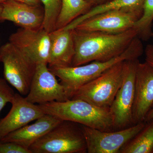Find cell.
<instances>
[{
    "label": "cell",
    "instance_id": "1",
    "mask_svg": "<svg viewBox=\"0 0 153 153\" xmlns=\"http://www.w3.org/2000/svg\"><path fill=\"white\" fill-rule=\"evenodd\" d=\"M72 30L75 54L71 66L103 62L117 57L126 50L138 35L134 28L119 33Z\"/></svg>",
    "mask_w": 153,
    "mask_h": 153
},
{
    "label": "cell",
    "instance_id": "2",
    "mask_svg": "<svg viewBox=\"0 0 153 153\" xmlns=\"http://www.w3.org/2000/svg\"><path fill=\"white\" fill-rule=\"evenodd\" d=\"M45 114L102 131L114 130L109 108L96 106L81 100L53 101L38 104Z\"/></svg>",
    "mask_w": 153,
    "mask_h": 153
},
{
    "label": "cell",
    "instance_id": "3",
    "mask_svg": "<svg viewBox=\"0 0 153 153\" xmlns=\"http://www.w3.org/2000/svg\"><path fill=\"white\" fill-rule=\"evenodd\" d=\"M143 52L141 40L137 36L122 54L108 61H92L80 66L49 68L74 94L79 88L100 76L114 64L121 61L138 59Z\"/></svg>",
    "mask_w": 153,
    "mask_h": 153
},
{
    "label": "cell",
    "instance_id": "4",
    "mask_svg": "<svg viewBox=\"0 0 153 153\" xmlns=\"http://www.w3.org/2000/svg\"><path fill=\"white\" fill-rule=\"evenodd\" d=\"M31 153H85L86 142L81 125L62 120L29 148Z\"/></svg>",
    "mask_w": 153,
    "mask_h": 153
},
{
    "label": "cell",
    "instance_id": "5",
    "mask_svg": "<svg viewBox=\"0 0 153 153\" xmlns=\"http://www.w3.org/2000/svg\"><path fill=\"white\" fill-rule=\"evenodd\" d=\"M124 62L114 64L100 76L79 88L71 99L81 100L96 106L109 108L122 83Z\"/></svg>",
    "mask_w": 153,
    "mask_h": 153
},
{
    "label": "cell",
    "instance_id": "6",
    "mask_svg": "<svg viewBox=\"0 0 153 153\" xmlns=\"http://www.w3.org/2000/svg\"><path fill=\"white\" fill-rule=\"evenodd\" d=\"M0 61L4 66V79L21 95H27L36 71V64L10 42L0 48Z\"/></svg>",
    "mask_w": 153,
    "mask_h": 153
},
{
    "label": "cell",
    "instance_id": "7",
    "mask_svg": "<svg viewBox=\"0 0 153 153\" xmlns=\"http://www.w3.org/2000/svg\"><path fill=\"white\" fill-rule=\"evenodd\" d=\"M138 59L125 60L122 83L109 107L113 120L114 130H119L134 125L133 106L135 82Z\"/></svg>",
    "mask_w": 153,
    "mask_h": 153
},
{
    "label": "cell",
    "instance_id": "8",
    "mask_svg": "<svg viewBox=\"0 0 153 153\" xmlns=\"http://www.w3.org/2000/svg\"><path fill=\"white\" fill-rule=\"evenodd\" d=\"M73 94L58 82L47 63L36 65V71L26 99L34 104H41L53 101L63 102L71 99Z\"/></svg>",
    "mask_w": 153,
    "mask_h": 153
},
{
    "label": "cell",
    "instance_id": "9",
    "mask_svg": "<svg viewBox=\"0 0 153 153\" xmlns=\"http://www.w3.org/2000/svg\"><path fill=\"white\" fill-rule=\"evenodd\" d=\"M143 122L127 128L102 131L81 125L88 153H119L122 148L144 127Z\"/></svg>",
    "mask_w": 153,
    "mask_h": 153
},
{
    "label": "cell",
    "instance_id": "10",
    "mask_svg": "<svg viewBox=\"0 0 153 153\" xmlns=\"http://www.w3.org/2000/svg\"><path fill=\"white\" fill-rule=\"evenodd\" d=\"M142 14L143 11L129 8L114 9L90 17L74 29L88 32L123 33L133 28Z\"/></svg>",
    "mask_w": 153,
    "mask_h": 153
},
{
    "label": "cell",
    "instance_id": "11",
    "mask_svg": "<svg viewBox=\"0 0 153 153\" xmlns=\"http://www.w3.org/2000/svg\"><path fill=\"white\" fill-rule=\"evenodd\" d=\"M49 33L38 30L21 28L10 36L9 42L36 65L48 64L50 41Z\"/></svg>",
    "mask_w": 153,
    "mask_h": 153
},
{
    "label": "cell",
    "instance_id": "12",
    "mask_svg": "<svg viewBox=\"0 0 153 153\" xmlns=\"http://www.w3.org/2000/svg\"><path fill=\"white\" fill-rule=\"evenodd\" d=\"M153 106V67L146 62L137 66L132 109L134 125L144 122Z\"/></svg>",
    "mask_w": 153,
    "mask_h": 153
},
{
    "label": "cell",
    "instance_id": "13",
    "mask_svg": "<svg viewBox=\"0 0 153 153\" xmlns=\"http://www.w3.org/2000/svg\"><path fill=\"white\" fill-rule=\"evenodd\" d=\"M11 103L10 111L0 119V140L12 132L45 114L39 105L28 101L20 94H15Z\"/></svg>",
    "mask_w": 153,
    "mask_h": 153
},
{
    "label": "cell",
    "instance_id": "14",
    "mask_svg": "<svg viewBox=\"0 0 153 153\" xmlns=\"http://www.w3.org/2000/svg\"><path fill=\"white\" fill-rule=\"evenodd\" d=\"M1 4L0 22L10 21L25 29L43 28L45 14L42 5H31L14 0H6Z\"/></svg>",
    "mask_w": 153,
    "mask_h": 153
},
{
    "label": "cell",
    "instance_id": "15",
    "mask_svg": "<svg viewBox=\"0 0 153 153\" xmlns=\"http://www.w3.org/2000/svg\"><path fill=\"white\" fill-rule=\"evenodd\" d=\"M49 34V68L71 66L75 54L73 30L59 29Z\"/></svg>",
    "mask_w": 153,
    "mask_h": 153
},
{
    "label": "cell",
    "instance_id": "16",
    "mask_svg": "<svg viewBox=\"0 0 153 153\" xmlns=\"http://www.w3.org/2000/svg\"><path fill=\"white\" fill-rule=\"evenodd\" d=\"M62 120L52 115L45 114L32 124L27 125L7 135L0 140L15 142L27 149L51 131Z\"/></svg>",
    "mask_w": 153,
    "mask_h": 153
},
{
    "label": "cell",
    "instance_id": "17",
    "mask_svg": "<svg viewBox=\"0 0 153 153\" xmlns=\"http://www.w3.org/2000/svg\"><path fill=\"white\" fill-rule=\"evenodd\" d=\"M145 0H112L102 4L92 7L85 14L75 19L63 29L73 30L77 25L90 17L97 14L114 9L129 8L143 12Z\"/></svg>",
    "mask_w": 153,
    "mask_h": 153
},
{
    "label": "cell",
    "instance_id": "18",
    "mask_svg": "<svg viewBox=\"0 0 153 153\" xmlns=\"http://www.w3.org/2000/svg\"><path fill=\"white\" fill-rule=\"evenodd\" d=\"M153 153V118L122 148L119 153Z\"/></svg>",
    "mask_w": 153,
    "mask_h": 153
},
{
    "label": "cell",
    "instance_id": "19",
    "mask_svg": "<svg viewBox=\"0 0 153 153\" xmlns=\"http://www.w3.org/2000/svg\"><path fill=\"white\" fill-rule=\"evenodd\" d=\"M87 0H62V6L57 18L56 30L63 29L91 8Z\"/></svg>",
    "mask_w": 153,
    "mask_h": 153
},
{
    "label": "cell",
    "instance_id": "20",
    "mask_svg": "<svg viewBox=\"0 0 153 153\" xmlns=\"http://www.w3.org/2000/svg\"><path fill=\"white\" fill-rule=\"evenodd\" d=\"M153 0H145L142 16L134 27L137 31V36L141 40L148 41L153 36Z\"/></svg>",
    "mask_w": 153,
    "mask_h": 153
},
{
    "label": "cell",
    "instance_id": "21",
    "mask_svg": "<svg viewBox=\"0 0 153 153\" xmlns=\"http://www.w3.org/2000/svg\"><path fill=\"white\" fill-rule=\"evenodd\" d=\"M44 6V20L43 29L50 33L56 30L57 18L62 6V0H41Z\"/></svg>",
    "mask_w": 153,
    "mask_h": 153
},
{
    "label": "cell",
    "instance_id": "22",
    "mask_svg": "<svg viewBox=\"0 0 153 153\" xmlns=\"http://www.w3.org/2000/svg\"><path fill=\"white\" fill-rule=\"evenodd\" d=\"M8 83L5 79L0 77V115L7 103H11L15 94Z\"/></svg>",
    "mask_w": 153,
    "mask_h": 153
},
{
    "label": "cell",
    "instance_id": "23",
    "mask_svg": "<svg viewBox=\"0 0 153 153\" xmlns=\"http://www.w3.org/2000/svg\"><path fill=\"white\" fill-rule=\"evenodd\" d=\"M0 153H31L29 149L17 143L0 141Z\"/></svg>",
    "mask_w": 153,
    "mask_h": 153
},
{
    "label": "cell",
    "instance_id": "24",
    "mask_svg": "<svg viewBox=\"0 0 153 153\" xmlns=\"http://www.w3.org/2000/svg\"><path fill=\"white\" fill-rule=\"evenodd\" d=\"M146 62L153 67V44H148L145 50Z\"/></svg>",
    "mask_w": 153,
    "mask_h": 153
},
{
    "label": "cell",
    "instance_id": "25",
    "mask_svg": "<svg viewBox=\"0 0 153 153\" xmlns=\"http://www.w3.org/2000/svg\"><path fill=\"white\" fill-rule=\"evenodd\" d=\"M14 1L25 3L31 5L36 6L42 5L41 0H14Z\"/></svg>",
    "mask_w": 153,
    "mask_h": 153
},
{
    "label": "cell",
    "instance_id": "26",
    "mask_svg": "<svg viewBox=\"0 0 153 153\" xmlns=\"http://www.w3.org/2000/svg\"><path fill=\"white\" fill-rule=\"evenodd\" d=\"M87 1L89 3L92 7L94 6L102 4L108 2L112 0H87Z\"/></svg>",
    "mask_w": 153,
    "mask_h": 153
},
{
    "label": "cell",
    "instance_id": "27",
    "mask_svg": "<svg viewBox=\"0 0 153 153\" xmlns=\"http://www.w3.org/2000/svg\"><path fill=\"white\" fill-rule=\"evenodd\" d=\"M153 118V106L150 110L149 111V112H148V114H147L146 116V118H145L144 122H147Z\"/></svg>",
    "mask_w": 153,
    "mask_h": 153
},
{
    "label": "cell",
    "instance_id": "28",
    "mask_svg": "<svg viewBox=\"0 0 153 153\" xmlns=\"http://www.w3.org/2000/svg\"><path fill=\"white\" fill-rule=\"evenodd\" d=\"M2 10V5L1 4H0V13L1 12Z\"/></svg>",
    "mask_w": 153,
    "mask_h": 153
},
{
    "label": "cell",
    "instance_id": "29",
    "mask_svg": "<svg viewBox=\"0 0 153 153\" xmlns=\"http://www.w3.org/2000/svg\"><path fill=\"white\" fill-rule=\"evenodd\" d=\"M6 0H0V4H2Z\"/></svg>",
    "mask_w": 153,
    "mask_h": 153
}]
</instances>
